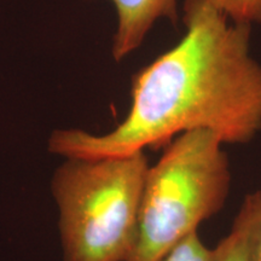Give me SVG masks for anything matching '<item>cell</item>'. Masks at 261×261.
I'll list each match as a JSON object with an SVG mask.
<instances>
[{
    "instance_id": "cell-1",
    "label": "cell",
    "mask_w": 261,
    "mask_h": 261,
    "mask_svg": "<svg viewBox=\"0 0 261 261\" xmlns=\"http://www.w3.org/2000/svg\"><path fill=\"white\" fill-rule=\"evenodd\" d=\"M187 33L133 77L122 122L104 135L58 129L48 150L63 158L125 156L167 145L189 130L224 144H247L261 130V65L250 55L252 27L231 22L208 0H185Z\"/></svg>"
},
{
    "instance_id": "cell-2",
    "label": "cell",
    "mask_w": 261,
    "mask_h": 261,
    "mask_svg": "<svg viewBox=\"0 0 261 261\" xmlns=\"http://www.w3.org/2000/svg\"><path fill=\"white\" fill-rule=\"evenodd\" d=\"M148 168L144 151L65 159L51 180L63 261H128Z\"/></svg>"
},
{
    "instance_id": "cell-3",
    "label": "cell",
    "mask_w": 261,
    "mask_h": 261,
    "mask_svg": "<svg viewBox=\"0 0 261 261\" xmlns=\"http://www.w3.org/2000/svg\"><path fill=\"white\" fill-rule=\"evenodd\" d=\"M223 145L211 130H189L149 166L128 261H155L224 207L231 172Z\"/></svg>"
},
{
    "instance_id": "cell-4",
    "label": "cell",
    "mask_w": 261,
    "mask_h": 261,
    "mask_svg": "<svg viewBox=\"0 0 261 261\" xmlns=\"http://www.w3.org/2000/svg\"><path fill=\"white\" fill-rule=\"evenodd\" d=\"M115 6L117 28L113 40V57L121 61L136 51L160 18L177 23V0H109Z\"/></svg>"
},
{
    "instance_id": "cell-5",
    "label": "cell",
    "mask_w": 261,
    "mask_h": 261,
    "mask_svg": "<svg viewBox=\"0 0 261 261\" xmlns=\"http://www.w3.org/2000/svg\"><path fill=\"white\" fill-rule=\"evenodd\" d=\"M237 215L246 226L248 261H261V189L246 196Z\"/></svg>"
},
{
    "instance_id": "cell-6",
    "label": "cell",
    "mask_w": 261,
    "mask_h": 261,
    "mask_svg": "<svg viewBox=\"0 0 261 261\" xmlns=\"http://www.w3.org/2000/svg\"><path fill=\"white\" fill-rule=\"evenodd\" d=\"M211 261H248L246 226L238 215L230 232L212 248Z\"/></svg>"
},
{
    "instance_id": "cell-7",
    "label": "cell",
    "mask_w": 261,
    "mask_h": 261,
    "mask_svg": "<svg viewBox=\"0 0 261 261\" xmlns=\"http://www.w3.org/2000/svg\"><path fill=\"white\" fill-rule=\"evenodd\" d=\"M218 11L237 24L261 23V0H208Z\"/></svg>"
},
{
    "instance_id": "cell-8",
    "label": "cell",
    "mask_w": 261,
    "mask_h": 261,
    "mask_svg": "<svg viewBox=\"0 0 261 261\" xmlns=\"http://www.w3.org/2000/svg\"><path fill=\"white\" fill-rule=\"evenodd\" d=\"M211 254L212 248L205 246L198 233L194 232L155 261H211Z\"/></svg>"
}]
</instances>
